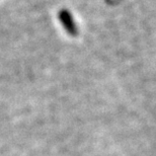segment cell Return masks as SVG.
Here are the masks:
<instances>
[{
    "label": "cell",
    "instance_id": "cell-1",
    "mask_svg": "<svg viewBox=\"0 0 156 156\" xmlns=\"http://www.w3.org/2000/svg\"><path fill=\"white\" fill-rule=\"evenodd\" d=\"M59 18H60L64 29L67 30V33H69L71 36L75 37L78 34L77 24L74 21L73 16L71 15L69 10H65V9L61 10L60 13H59Z\"/></svg>",
    "mask_w": 156,
    "mask_h": 156
}]
</instances>
